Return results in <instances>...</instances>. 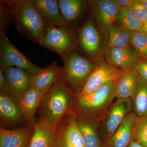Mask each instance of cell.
<instances>
[{"label":"cell","mask_w":147,"mask_h":147,"mask_svg":"<svg viewBox=\"0 0 147 147\" xmlns=\"http://www.w3.org/2000/svg\"><path fill=\"white\" fill-rule=\"evenodd\" d=\"M74 95L61 79L45 94L39 106L40 119L56 131L65 116L71 112Z\"/></svg>","instance_id":"obj_1"},{"label":"cell","mask_w":147,"mask_h":147,"mask_svg":"<svg viewBox=\"0 0 147 147\" xmlns=\"http://www.w3.org/2000/svg\"><path fill=\"white\" fill-rule=\"evenodd\" d=\"M13 14L14 23L21 34L38 43L46 33L42 16L31 0H4Z\"/></svg>","instance_id":"obj_2"},{"label":"cell","mask_w":147,"mask_h":147,"mask_svg":"<svg viewBox=\"0 0 147 147\" xmlns=\"http://www.w3.org/2000/svg\"><path fill=\"white\" fill-rule=\"evenodd\" d=\"M115 81L95 91L74 96L71 112L77 117L99 121L116 98Z\"/></svg>","instance_id":"obj_3"},{"label":"cell","mask_w":147,"mask_h":147,"mask_svg":"<svg viewBox=\"0 0 147 147\" xmlns=\"http://www.w3.org/2000/svg\"><path fill=\"white\" fill-rule=\"evenodd\" d=\"M63 70L60 79L74 96L83 90L97 64L88 59L77 50L63 58Z\"/></svg>","instance_id":"obj_4"},{"label":"cell","mask_w":147,"mask_h":147,"mask_svg":"<svg viewBox=\"0 0 147 147\" xmlns=\"http://www.w3.org/2000/svg\"><path fill=\"white\" fill-rule=\"evenodd\" d=\"M46 33L38 44L54 51L63 59L76 50L78 38L75 31L68 27L46 24Z\"/></svg>","instance_id":"obj_5"},{"label":"cell","mask_w":147,"mask_h":147,"mask_svg":"<svg viewBox=\"0 0 147 147\" xmlns=\"http://www.w3.org/2000/svg\"><path fill=\"white\" fill-rule=\"evenodd\" d=\"M132 112L131 98L117 99L98 121V132L103 144L108 141Z\"/></svg>","instance_id":"obj_6"},{"label":"cell","mask_w":147,"mask_h":147,"mask_svg":"<svg viewBox=\"0 0 147 147\" xmlns=\"http://www.w3.org/2000/svg\"><path fill=\"white\" fill-rule=\"evenodd\" d=\"M78 31L77 38L80 49L86 59L96 64L104 51V37L90 18L87 19Z\"/></svg>","instance_id":"obj_7"},{"label":"cell","mask_w":147,"mask_h":147,"mask_svg":"<svg viewBox=\"0 0 147 147\" xmlns=\"http://www.w3.org/2000/svg\"><path fill=\"white\" fill-rule=\"evenodd\" d=\"M87 3L95 24L108 42L109 30L117 22L120 8L113 0H88Z\"/></svg>","instance_id":"obj_8"},{"label":"cell","mask_w":147,"mask_h":147,"mask_svg":"<svg viewBox=\"0 0 147 147\" xmlns=\"http://www.w3.org/2000/svg\"><path fill=\"white\" fill-rule=\"evenodd\" d=\"M16 67L34 75L41 69L35 65L10 42L5 32H0V67Z\"/></svg>","instance_id":"obj_9"},{"label":"cell","mask_w":147,"mask_h":147,"mask_svg":"<svg viewBox=\"0 0 147 147\" xmlns=\"http://www.w3.org/2000/svg\"><path fill=\"white\" fill-rule=\"evenodd\" d=\"M123 71L108 63H98L87 80L83 90L77 96L91 93L109 82L116 81Z\"/></svg>","instance_id":"obj_10"},{"label":"cell","mask_w":147,"mask_h":147,"mask_svg":"<svg viewBox=\"0 0 147 147\" xmlns=\"http://www.w3.org/2000/svg\"><path fill=\"white\" fill-rule=\"evenodd\" d=\"M57 2L61 16L66 26L74 31L79 30L88 8L87 1L57 0Z\"/></svg>","instance_id":"obj_11"},{"label":"cell","mask_w":147,"mask_h":147,"mask_svg":"<svg viewBox=\"0 0 147 147\" xmlns=\"http://www.w3.org/2000/svg\"><path fill=\"white\" fill-rule=\"evenodd\" d=\"M2 69L7 82L8 94L17 100L23 94L31 88L33 75L18 67H10Z\"/></svg>","instance_id":"obj_12"},{"label":"cell","mask_w":147,"mask_h":147,"mask_svg":"<svg viewBox=\"0 0 147 147\" xmlns=\"http://www.w3.org/2000/svg\"><path fill=\"white\" fill-rule=\"evenodd\" d=\"M141 58L131 45L124 48L109 47L106 53V62L122 70L134 69Z\"/></svg>","instance_id":"obj_13"},{"label":"cell","mask_w":147,"mask_h":147,"mask_svg":"<svg viewBox=\"0 0 147 147\" xmlns=\"http://www.w3.org/2000/svg\"><path fill=\"white\" fill-rule=\"evenodd\" d=\"M63 68L56 61L40 70L32 76L31 88L46 94L54 84L60 79Z\"/></svg>","instance_id":"obj_14"},{"label":"cell","mask_w":147,"mask_h":147,"mask_svg":"<svg viewBox=\"0 0 147 147\" xmlns=\"http://www.w3.org/2000/svg\"><path fill=\"white\" fill-rule=\"evenodd\" d=\"M45 94L31 88L18 98V101L24 120L30 126L34 127L36 113Z\"/></svg>","instance_id":"obj_15"},{"label":"cell","mask_w":147,"mask_h":147,"mask_svg":"<svg viewBox=\"0 0 147 147\" xmlns=\"http://www.w3.org/2000/svg\"><path fill=\"white\" fill-rule=\"evenodd\" d=\"M133 112L129 113L103 147H128L132 140L133 128L137 118Z\"/></svg>","instance_id":"obj_16"},{"label":"cell","mask_w":147,"mask_h":147,"mask_svg":"<svg viewBox=\"0 0 147 147\" xmlns=\"http://www.w3.org/2000/svg\"><path fill=\"white\" fill-rule=\"evenodd\" d=\"M0 115L3 121L15 125L24 120L18 101L10 95L0 92Z\"/></svg>","instance_id":"obj_17"},{"label":"cell","mask_w":147,"mask_h":147,"mask_svg":"<svg viewBox=\"0 0 147 147\" xmlns=\"http://www.w3.org/2000/svg\"><path fill=\"white\" fill-rule=\"evenodd\" d=\"M56 131L63 136L71 147H85L76 117L71 112L65 116Z\"/></svg>","instance_id":"obj_18"},{"label":"cell","mask_w":147,"mask_h":147,"mask_svg":"<svg viewBox=\"0 0 147 147\" xmlns=\"http://www.w3.org/2000/svg\"><path fill=\"white\" fill-rule=\"evenodd\" d=\"M140 77L139 74L134 69L123 70L115 81L116 98H131Z\"/></svg>","instance_id":"obj_19"},{"label":"cell","mask_w":147,"mask_h":147,"mask_svg":"<svg viewBox=\"0 0 147 147\" xmlns=\"http://www.w3.org/2000/svg\"><path fill=\"white\" fill-rule=\"evenodd\" d=\"M42 16L45 25L67 27L62 18L57 0H31Z\"/></svg>","instance_id":"obj_20"},{"label":"cell","mask_w":147,"mask_h":147,"mask_svg":"<svg viewBox=\"0 0 147 147\" xmlns=\"http://www.w3.org/2000/svg\"><path fill=\"white\" fill-rule=\"evenodd\" d=\"M75 117L85 147H103L98 132V121Z\"/></svg>","instance_id":"obj_21"},{"label":"cell","mask_w":147,"mask_h":147,"mask_svg":"<svg viewBox=\"0 0 147 147\" xmlns=\"http://www.w3.org/2000/svg\"><path fill=\"white\" fill-rule=\"evenodd\" d=\"M29 135L28 127L10 130L1 129L0 147H26Z\"/></svg>","instance_id":"obj_22"},{"label":"cell","mask_w":147,"mask_h":147,"mask_svg":"<svg viewBox=\"0 0 147 147\" xmlns=\"http://www.w3.org/2000/svg\"><path fill=\"white\" fill-rule=\"evenodd\" d=\"M56 131L40 119L34 127V131L28 147H53Z\"/></svg>","instance_id":"obj_23"},{"label":"cell","mask_w":147,"mask_h":147,"mask_svg":"<svg viewBox=\"0 0 147 147\" xmlns=\"http://www.w3.org/2000/svg\"><path fill=\"white\" fill-rule=\"evenodd\" d=\"M132 112L137 117L147 116V82L141 76L131 98Z\"/></svg>","instance_id":"obj_24"},{"label":"cell","mask_w":147,"mask_h":147,"mask_svg":"<svg viewBox=\"0 0 147 147\" xmlns=\"http://www.w3.org/2000/svg\"><path fill=\"white\" fill-rule=\"evenodd\" d=\"M131 32L114 24L109 30V47L124 48L131 45Z\"/></svg>","instance_id":"obj_25"},{"label":"cell","mask_w":147,"mask_h":147,"mask_svg":"<svg viewBox=\"0 0 147 147\" xmlns=\"http://www.w3.org/2000/svg\"><path fill=\"white\" fill-rule=\"evenodd\" d=\"M116 23L131 32L142 31V24L131 8H120Z\"/></svg>","instance_id":"obj_26"},{"label":"cell","mask_w":147,"mask_h":147,"mask_svg":"<svg viewBox=\"0 0 147 147\" xmlns=\"http://www.w3.org/2000/svg\"><path fill=\"white\" fill-rule=\"evenodd\" d=\"M132 141L147 146V116L137 117L133 128Z\"/></svg>","instance_id":"obj_27"},{"label":"cell","mask_w":147,"mask_h":147,"mask_svg":"<svg viewBox=\"0 0 147 147\" xmlns=\"http://www.w3.org/2000/svg\"><path fill=\"white\" fill-rule=\"evenodd\" d=\"M131 45L141 58L147 59V36L142 32H131Z\"/></svg>","instance_id":"obj_28"},{"label":"cell","mask_w":147,"mask_h":147,"mask_svg":"<svg viewBox=\"0 0 147 147\" xmlns=\"http://www.w3.org/2000/svg\"><path fill=\"white\" fill-rule=\"evenodd\" d=\"M14 23L13 14L4 0L0 1V32L7 31Z\"/></svg>","instance_id":"obj_29"},{"label":"cell","mask_w":147,"mask_h":147,"mask_svg":"<svg viewBox=\"0 0 147 147\" xmlns=\"http://www.w3.org/2000/svg\"><path fill=\"white\" fill-rule=\"evenodd\" d=\"M131 9L139 21L142 24H144L147 20V9L139 1V0H134Z\"/></svg>","instance_id":"obj_30"},{"label":"cell","mask_w":147,"mask_h":147,"mask_svg":"<svg viewBox=\"0 0 147 147\" xmlns=\"http://www.w3.org/2000/svg\"><path fill=\"white\" fill-rule=\"evenodd\" d=\"M134 69L147 82V59L141 58Z\"/></svg>","instance_id":"obj_31"},{"label":"cell","mask_w":147,"mask_h":147,"mask_svg":"<svg viewBox=\"0 0 147 147\" xmlns=\"http://www.w3.org/2000/svg\"><path fill=\"white\" fill-rule=\"evenodd\" d=\"M53 147H71L66 141L63 136L56 131V138Z\"/></svg>","instance_id":"obj_32"},{"label":"cell","mask_w":147,"mask_h":147,"mask_svg":"<svg viewBox=\"0 0 147 147\" xmlns=\"http://www.w3.org/2000/svg\"><path fill=\"white\" fill-rule=\"evenodd\" d=\"M0 91L8 94L7 82L4 75L2 69L0 67Z\"/></svg>","instance_id":"obj_33"},{"label":"cell","mask_w":147,"mask_h":147,"mask_svg":"<svg viewBox=\"0 0 147 147\" xmlns=\"http://www.w3.org/2000/svg\"><path fill=\"white\" fill-rule=\"evenodd\" d=\"M120 8H131L134 0H113Z\"/></svg>","instance_id":"obj_34"},{"label":"cell","mask_w":147,"mask_h":147,"mask_svg":"<svg viewBox=\"0 0 147 147\" xmlns=\"http://www.w3.org/2000/svg\"><path fill=\"white\" fill-rule=\"evenodd\" d=\"M141 32L147 36V20L144 24H142Z\"/></svg>","instance_id":"obj_35"},{"label":"cell","mask_w":147,"mask_h":147,"mask_svg":"<svg viewBox=\"0 0 147 147\" xmlns=\"http://www.w3.org/2000/svg\"><path fill=\"white\" fill-rule=\"evenodd\" d=\"M128 147H144L142 145L139 144L137 142H134V141H131L130 144L128 146Z\"/></svg>","instance_id":"obj_36"},{"label":"cell","mask_w":147,"mask_h":147,"mask_svg":"<svg viewBox=\"0 0 147 147\" xmlns=\"http://www.w3.org/2000/svg\"><path fill=\"white\" fill-rule=\"evenodd\" d=\"M139 1L147 9V0H139Z\"/></svg>","instance_id":"obj_37"},{"label":"cell","mask_w":147,"mask_h":147,"mask_svg":"<svg viewBox=\"0 0 147 147\" xmlns=\"http://www.w3.org/2000/svg\"><path fill=\"white\" fill-rule=\"evenodd\" d=\"M146 147H147V146Z\"/></svg>","instance_id":"obj_38"}]
</instances>
